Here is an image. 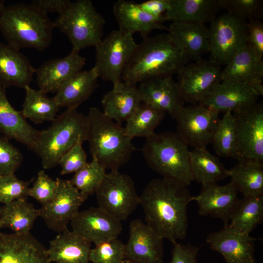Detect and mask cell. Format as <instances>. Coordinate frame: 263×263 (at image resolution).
<instances>
[{"mask_svg":"<svg viewBox=\"0 0 263 263\" xmlns=\"http://www.w3.org/2000/svg\"><path fill=\"white\" fill-rule=\"evenodd\" d=\"M238 192L231 182L224 185L213 183L202 186L192 201L197 204L200 215L219 219L226 225L240 200Z\"/></svg>","mask_w":263,"mask_h":263,"instance_id":"cell-19","label":"cell"},{"mask_svg":"<svg viewBox=\"0 0 263 263\" xmlns=\"http://www.w3.org/2000/svg\"><path fill=\"white\" fill-rule=\"evenodd\" d=\"M31 181H24L14 174L0 175V203L6 204L28 196Z\"/></svg>","mask_w":263,"mask_h":263,"instance_id":"cell-42","label":"cell"},{"mask_svg":"<svg viewBox=\"0 0 263 263\" xmlns=\"http://www.w3.org/2000/svg\"><path fill=\"white\" fill-rule=\"evenodd\" d=\"M189 158L192 180L202 186L217 183L228 177L227 169L206 147L193 148Z\"/></svg>","mask_w":263,"mask_h":263,"instance_id":"cell-32","label":"cell"},{"mask_svg":"<svg viewBox=\"0 0 263 263\" xmlns=\"http://www.w3.org/2000/svg\"><path fill=\"white\" fill-rule=\"evenodd\" d=\"M70 40L72 50L95 47L102 39L105 20L90 0L71 2L53 22Z\"/></svg>","mask_w":263,"mask_h":263,"instance_id":"cell-7","label":"cell"},{"mask_svg":"<svg viewBox=\"0 0 263 263\" xmlns=\"http://www.w3.org/2000/svg\"><path fill=\"white\" fill-rule=\"evenodd\" d=\"M39 217L38 209L26 199H20L0 206V229L8 228L16 233H30Z\"/></svg>","mask_w":263,"mask_h":263,"instance_id":"cell-34","label":"cell"},{"mask_svg":"<svg viewBox=\"0 0 263 263\" xmlns=\"http://www.w3.org/2000/svg\"><path fill=\"white\" fill-rule=\"evenodd\" d=\"M235 121L236 155L238 162H263V105L252 106L232 113Z\"/></svg>","mask_w":263,"mask_h":263,"instance_id":"cell-11","label":"cell"},{"mask_svg":"<svg viewBox=\"0 0 263 263\" xmlns=\"http://www.w3.org/2000/svg\"><path fill=\"white\" fill-rule=\"evenodd\" d=\"M256 238L238 230L228 224L210 233L207 242L219 253L226 263H255L254 246Z\"/></svg>","mask_w":263,"mask_h":263,"instance_id":"cell-17","label":"cell"},{"mask_svg":"<svg viewBox=\"0 0 263 263\" xmlns=\"http://www.w3.org/2000/svg\"><path fill=\"white\" fill-rule=\"evenodd\" d=\"M0 263H51L46 248L30 232H0Z\"/></svg>","mask_w":263,"mask_h":263,"instance_id":"cell-20","label":"cell"},{"mask_svg":"<svg viewBox=\"0 0 263 263\" xmlns=\"http://www.w3.org/2000/svg\"><path fill=\"white\" fill-rule=\"evenodd\" d=\"M221 65L205 60L186 64L177 73L176 82L184 102L197 104L221 82Z\"/></svg>","mask_w":263,"mask_h":263,"instance_id":"cell-12","label":"cell"},{"mask_svg":"<svg viewBox=\"0 0 263 263\" xmlns=\"http://www.w3.org/2000/svg\"><path fill=\"white\" fill-rule=\"evenodd\" d=\"M5 89L0 84V133L33 150L39 131L29 124L21 111L12 106Z\"/></svg>","mask_w":263,"mask_h":263,"instance_id":"cell-26","label":"cell"},{"mask_svg":"<svg viewBox=\"0 0 263 263\" xmlns=\"http://www.w3.org/2000/svg\"><path fill=\"white\" fill-rule=\"evenodd\" d=\"M163 239L140 219L132 221L125 259L132 263H163Z\"/></svg>","mask_w":263,"mask_h":263,"instance_id":"cell-16","label":"cell"},{"mask_svg":"<svg viewBox=\"0 0 263 263\" xmlns=\"http://www.w3.org/2000/svg\"><path fill=\"white\" fill-rule=\"evenodd\" d=\"M72 230L94 245L118 238L121 222L97 207L79 211L70 222Z\"/></svg>","mask_w":263,"mask_h":263,"instance_id":"cell-15","label":"cell"},{"mask_svg":"<svg viewBox=\"0 0 263 263\" xmlns=\"http://www.w3.org/2000/svg\"><path fill=\"white\" fill-rule=\"evenodd\" d=\"M125 260V244L118 238L95 245L91 248L92 263H122Z\"/></svg>","mask_w":263,"mask_h":263,"instance_id":"cell-41","label":"cell"},{"mask_svg":"<svg viewBox=\"0 0 263 263\" xmlns=\"http://www.w3.org/2000/svg\"><path fill=\"white\" fill-rule=\"evenodd\" d=\"M142 103L137 85L122 81L113 86L101 100L102 112L111 119L121 124L126 121Z\"/></svg>","mask_w":263,"mask_h":263,"instance_id":"cell-28","label":"cell"},{"mask_svg":"<svg viewBox=\"0 0 263 263\" xmlns=\"http://www.w3.org/2000/svg\"><path fill=\"white\" fill-rule=\"evenodd\" d=\"M36 69L20 51L0 42V84L5 88L24 89L32 81Z\"/></svg>","mask_w":263,"mask_h":263,"instance_id":"cell-27","label":"cell"},{"mask_svg":"<svg viewBox=\"0 0 263 263\" xmlns=\"http://www.w3.org/2000/svg\"><path fill=\"white\" fill-rule=\"evenodd\" d=\"M259 94L248 84L221 81L214 90L199 104L220 113H234L258 102Z\"/></svg>","mask_w":263,"mask_h":263,"instance_id":"cell-18","label":"cell"},{"mask_svg":"<svg viewBox=\"0 0 263 263\" xmlns=\"http://www.w3.org/2000/svg\"><path fill=\"white\" fill-rule=\"evenodd\" d=\"M142 151L148 165L162 178L186 187L193 181L190 150L177 132H155L146 139Z\"/></svg>","mask_w":263,"mask_h":263,"instance_id":"cell-5","label":"cell"},{"mask_svg":"<svg viewBox=\"0 0 263 263\" xmlns=\"http://www.w3.org/2000/svg\"><path fill=\"white\" fill-rule=\"evenodd\" d=\"M173 244L170 263H198V248L190 244L176 242Z\"/></svg>","mask_w":263,"mask_h":263,"instance_id":"cell-47","label":"cell"},{"mask_svg":"<svg viewBox=\"0 0 263 263\" xmlns=\"http://www.w3.org/2000/svg\"><path fill=\"white\" fill-rule=\"evenodd\" d=\"M138 88L142 103L168 113L173 119L184 107L177 83L172 76L150 79L140 83Z\"/></svg>","mask_w":263,"mask_h":263,"instance_id":"cell-22","label":"cell"},{"mask_svg":"<svg viewBox=\"0 0 263 263\" xmlns=\"http://www.w3.org/2000/svg\"><path fill=\"white\" fill-rule=\"evenodd\" d=\"M54 28L47 14L32 4L5 6L0 15V32L8 44L19 50H45L52 41Z\"/></svg>","mask_w":263,"mask_h":263,"instance_id":"cell-4","label":"cell"},{"mask_svg":"<svg viewBox=\"0 0 263 263\" xmlns=\"http://www.w3.org/2000/svg\"><path fill=\"white\" fill-rule=\"evenodd\" d=\"M138 44L133 35L118 29L102 38L95 48V64L98 77L115 86L121 83L122 75Z\"/></svg>","mask_w":263,"mask_h":263,"instance_id":"cell-8","label":"cell"},{"mask_svg":"<svg viewBox=\"0 0 263 263\" xmlns=\"http://www.w3.org/2000/svg\"><path fill=\"white\" fill-rule=\"evenodd\" d=\"M113 12L118 25L119 30L133 35L139 33L143 38L148 37L154 30H167L163 23L167 20L165 15H151L133 1L119 0L113 7Z\"/></svg>","mask_w":263,"mask_h":263,"instance_id":"cell-24","label":"cell"},{"mask_svg":"<svg viewBox=\"0 0 263 263\" xmlns=\"http://www.w3.org/2000/svg\"><path fill=\"white\" fill-rule=\"evenodd\" d=\"M84 142L82 139H79L76 143L60 157L58 165L61 167V175L75 173L88 163L86 152L83 148Z\"/></svg>","mask_w":263,"mask_h":263,"instance_id":"cell-43","label":"cell"},{"mask_svg":"<svg viewBox=\"0 0 263 263\" xmlns=\"http://www.w3.org/2000/svg\"><path fill=\"white\" fill-rule=\"evenodd\" d=\"M188 60L168 34L147 37L138 44L124 68L122 81L137 85L154 78L172 76Z\"/></svg>","mask_w":263,"mask_h":263,"instance_id":"cell-2","label":"cell"},{"mask_svg":"<svg viewBox=\"0 0 263 263\" xmlns=\"http://www.w3.org/2000/svg\"><path fill=\"white\" fill-rule=\"evenodd\" d=\"M69 0H35L31 4L47 14L50 12L60 13L69 4Z\"/></svg>","mask_w":263,"mask_h":263,"instance_id":"cell-48","label":"cell"},{"mask_svg":"<svg viewBox=\"0 0 263 263\" xmlns=\"http://www.w3.org/2000/svg\"><path fill=\"white\" fill-rule=\"evenodd\" d=\"M247 44L254 52L263 59V23L255 20L247 23Z\"/></svg>","mask_w":263,"mask_h":263,"instance_id":"cell-46","label":"cell"},{"mask_svg":"<svg viewBox=\"0 0 263 263\" xmlns=\"http://www.w3.org/2000/svg\"><path fill=\"white\" fill-rule=\"evenodd\" d=\"M5 1L0 0V15L3 12L5 6L4 5Z\"/></svg>","mask_w":263,"mask_h":263,"instance_id":"cell-50","label":"cell"},{"mask_svg":"<svg viewBox=\"0 0 263 263\" xmlns=\"http://www.w3.org/2000/svg\"><path fill=\"white\" fill-rule=\"evenodd\" d=\"M221 8L236 18L245 21L261 20L263 17L261 0H220Z\"/></svg>","mask_w":263,"mask_h":263,"instance_id":"cell-40","label":"cell"},{"mask_svg":"<svg viewBox=\"0 0 263 263\" xmlns=\"http://www.w3.org/2000/svg\"><path fill=\"white\" fill-rule=\"evenodd\" d=\"M165 114L160 109L142 103L126 121L125 132L132 140L139 137L148 138L155 133Z\"/></svg>","mask_w":263,"mask_h":263,"instance_id":"cell-36","label":"cell"},{"mask_svg":"<svg viewBox=\"0 0 263 263\" xmlns=\"http://www.w3.org/2000/svg\"><path fill=\"white\" fill-rule=\"evenodd\" d=\"M138 3L146 13L154 16H161L168 10L169 0H148Z\"/></svg>","mask_w":263,"mask_h":263,"instance_id":"cell-49","label":"cell"},{"mask_svg":"<svg viewBox=\"0 0 263 263\" xmlns=\"http://www.w3.org/2000/svg\"><path fill=\"white\" fill-rule=\"evenodd\" d=\"M219 113L199 104L184 107L174 119L177 134L193 148L212 143L219 121Z\"/></svg>","mask_w":263,"mask_h":263,"instance_id":"cell-13","label":"cell"},{"mask_svg":"<svg viewBox=\"0 0 263 263\" xmlns=\"http://www.w3.org/2000/svg\"><path fill=\"white\" fill-rule=\"evenodd\" d=\"M187 187L165 178H155L139 196L146 223L172 244L185 239L188 229L187 207L192 201Z\"/></svg>","mask_w":263,"mask_h":263,"instance_id":"cell-1","label":"cell"},{"mask_svg":"<svg viewBox=\"0 0 263 263\" xmlns=\"http://www.w3.org/2000/svg\"><path fill=\"white\" fill-rule=\"evenodd\" d=\"M77 108H69L57 116L46 129L39 131L34 150L44 169L58 165L60 157L81 138L84 141L86 116Z\"/></svg>","mask_w":263,"mask_h":263,"instance_id":"cell-6","label":"cell"},{"mask_svg":"<svg viewBox=\"0 0 263 263\" xmlns=\"http://www.w3.org/2000/svg\"><path fill=\"white\" fill-rule=\"evenodd\" d=\"M22 160L20 150L8 139L0 135V175L14 174Z\"/></svg>","mask_w":263,"mask_h":263,"instance_id":"cell-44","label":"cell"},{"mask_svg":"<svg viewBox=\"0 0 263 263\" xmlns=\"http://www.w3.org/2000/svg\"><path fill=\"white\" fill-rule=\"evenodd\" d=\"M263 61L248 45L236 53L222 70V81L244 83L263 95Z\"/></svg>","mask_w":263,"mask_h":263,"instance_id":"cell-23","label":"cell"},{"mask_svg":"<svg viewBox=\"0 0 263 263\" xmlns=\"http://www.w3.org/2000/svg\"><path fill=\"white\" fill-rule=\"evenodd\" d=\"M210 23L209 60L220 65H225L247 45V23L227 13L216 17Z\"/></svg>","mask_w":263,"mask_h":263,"instance_id":"cell-10","label":"cell"},{"mask_svg":"<svg viewBox=\"0 0 263 263\" xmlns=\"http://www.w3.org/2000/svg\"><path fill=\"white\" fill-rule=\"evenodd\" d=\"M263 221V195L244 197L233 212L228 225L250 234Z\"/></svg>","mask_w":263,"mask_h":263,"instance_id":"cell-37","label":"cell"},{"mask_svg":"<svg viewBox=\"0 0 263 263\" xmlns=\"http://www.w3.org/2000/svg\"><path fill=\"white\" fill-rule=\"evenodd\" d=\"M122 263H132V262H130V261H128V260L125 259V260L123 261V262H122Z\"/></svg>","mask_w":263,"mask_h":263,"instance_id":"cell-51","label":"cell"},{"mask_svg":"<svg viewBox=\"0 0 263 263\" xmlns=\"http://www.w3.org/2000/svg\"><path fill=\"white\" fill-rule=\"evenodd\" d=\"M227 174L230 182L244 197L263 195V162L239 161L233 168L227 169Z\"/></svg>","mask_w":263,"mask_h":263,"instance_id":"cell-33","label":"cell"},{"mask_svg":"<svg viewBox=\"0 0 263 263\" xmlns=\"http://www.w3.org/2000/svg\"><path fill=\"white\" fill-rule=\"evenodd\" d=\"M79 52L72 50L66 56L49 59L36 69L39 89L46 94L56 93L65 83L81 71L86 58Z\"/></svg>","mask_w":263,"mask_h":263,"instance_id":"cell-21","label":"cell"},{"mask_svg":"<svg viewBox=\"0 0 263 263\" xmlns=\"http://www.w3.org/2000/svg\"><path fill=\"white\" fill-rule=\"evenodd\" d=\"M212 144L218 156L235 158L236 137L232 113L228 112L224 113L219 119Z\"/></svg>","mask_w":263,"mask_h":263,"instance_id":"cell-38","label":"cell"},{"mask_svg":"<svg viewBox=\"0 0 263 263\" xmlns=\"http://www.w3.org/2000/svg\"><path fill=\"white\" fill-rule=\"evenodd\" d=\"M85 141L92 157L106 170L119 169L136 149L124 127L106 116L98 108L91 107L86 115Z\"/></svg>","mask_w":263,"mask_h":263,"instance_id":"cell-3","label":"cell"},{"mask_svg":"<svg viewBox=\"0 0 263 263\" xmlns=\"http://www.w3.org/2000/svg\"><path fill=\"white\" fill-rule=\"evenodd\" d=\"M21 113L26 119L36 124L52 122L57 116L59 107L54 97L50 98L41 90L26 86Z\"/></svg>","mask_w":263,"mask_h":263,"instance_id":"cell-35","label":"cell"},{"mask_svg":"<svg viewBox=\"0 0 263 263\" xmlns=\"http://www.w3.org/2000/svg\"><path fill=\"white\" fill-rule=\"evenodd\" d=\"M106 173L105 169L92 157V161L75 172L70 181L82 195L88 198L95 193Z\"/></svg>","mask_w":263,"mask_h":263,"instance_id":"cell-39","label":"cell"},{"mask_svg":"<svg viewBox=\"0 0 263 263\" xmlns=\"http://www.w3.org/2000/svg\"><path fill=\"white\" fill-rule=\"evenodd\" d=\"M168 34L174 45L188 59L197 61L209 51L208 28L205 24L172 22Z\"/></svg>","mask_w":263,"mask_h":263,"instance_id":"cell-25","label":"cell"},{"mask_svg":"<svg viewBox=\"0 0 263 263\" xmlns=\"http://www.w3.org/2000/svg\"><path fill=\"white\" fill-rule=\"evenodd\" d=\"M57 188L54 198L38 209L39 217L48 228L61 232L79 211L87 199L71 183L70 180L56 179Z\"/></svg>","mask_w":263,"mask_h":263,"instance_id":"cell-14","label":"cell"},{"mask_svg":"<svg viewBox=\"0 0 263 263\" xmlns=\"http://www.w3.org/2000/svg\"><path fill=\"white\" fill-rule=\"evenodd\" d=\"M91 244L66 227L50 241L47 253L51 263H89Z\"/></svg>","mask_w":263,"mask_h":263,"instance_id":"cell-29","label":"cell"},{"mask_svg":"<svg viewBox=\"0 0 263 263\" xmlns=\"http://www.w3.org/2000/svg\"><path fill=\"white\" fill-rule=\"evenodd\" d=\"M57 188V180H54L44 170H40L28 191L30 196L42 205L51 201L55 196Z\"/></svg>","mask_w":263,"mask_h":263,"instance_id":"cell-45","label":"cell"},{"mask_svg":"<svg viewBox=\"0 0 263 263\" xmlns=\"http://www.w3.org/2000/svg\"><path fill=\"white\" fill-rule=\"evenodd\" d=\"M94 194L98 207L120 222L126 220L140 203L132 179L119 169L106 173Z\"/></svg>","mask_w":263,"mask_h":263,"instance_id":"cell-9","label":"cell"},{"mask_svg":"<svg viewBox=\"0 0 263 263\" xmlns=\"http://www.w3.org/2000/svg\"><path fill=\"white\" fill-rule=\"evenodd\" d=\"M98 78L94 67L81 71L61 87L54 98L59 108H77L93 94Z\"/></svg>","mask_w":263,"mask_h":263,"instance_id":"cell-31","label":"cell"},{"mask_svg":"<svg viewBox=\"0 0 263 263\" xmlns=\"http://www.w3.org/2000/svg\"><path fill=\"white\" fill-rule=\"evenodd\" d=\"M220 9V0H169L164 15L172 22L205 24L211 22Z\"/></svg>","mask_w":263,"mask_h":263,"instance_id":"cell-30","label":"cell"}]
</instances>
